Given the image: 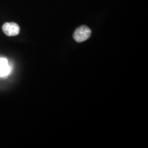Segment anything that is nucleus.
<instances>
[{"instance_id": "obj_2", "label": "nucleus", "mask_w": 148, "mask_h": 148, "mask_svg": "<svg viewBox=\"0 0 148 148\" xmlns=\"http://www.w3.org/2000/svg\"><path fill=\"white\" fill-rule=\"evenodd\" d=\"M2 30L5 35L8 36H16L19 34L20 27L16 23H5L2 26Z\"/></svg>"}, {"instance_id": "obj_1", "label": "nucleus", "mask_w": 148, "mask_h": 148, "mask_svg": "<svg viewBox=\"0 0 148 148\" xmlns=\"http://www.w3.org/2000/svg\"><path fill=\"white\" fill-rule=\"evenodd\" d=\"M91 36V30L86 25H82L75 29L73 34V38L77 42L85 41Z\"/></svg>"}, {"instance_id": "obj_3", "label": "nucleus", "mask_w": 148, "mask_h": 148, "mask_svg": "<svg viewBox=\"0 0 148 148\" xmlns=\"http://www.w3.org/2000/svg\"><path fill=\"white\" fill-rule=\"evenodd\" d=\"M11 66L6 58H0V77H5L10 74Z\"/></svg>"}]
</instances>
